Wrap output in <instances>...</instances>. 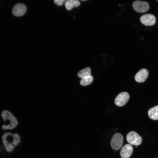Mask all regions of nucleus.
Returning a JSON list of instances; mask_svg holds the SVG:
<instances>
[{
	"instance_id": "f257e3e1",
	"label": "nucleus",
	"mask_w": 158,
	"mask_h": 158,
	"mask_svg": "<svg viewBox=\"0 0 158 158\" xmlns=\"http://www.w3.org/2000/svg\"><path fill=\"white\" fill-rule=\"evenodd\" d=\"M3 143L6 150L10 152L12 151L20 142V137L16 133L10 132L5 133L2 137Z\"/></svg>"
},
{
	"instance_id": "9b49d317",
	"label": "nucleus",
	"mask_w": 158,
	"mask_h": 158,
	"mask_svg": "<svg viewBox=\"0 0 158 158\" xmlns=\"http://www.w3.org/2000/svg\"><path fill=\"white\" fill-rule=\"evenodd\" d=\"M80 5V2L77 0H67L65 3L66 8L68 10H70L73 8L77 7Z\"/></svg>"
},
{
	"instance_id": "1a4fd4ad",
	"label": "nucleus",
	"mask_w": 158,
	"mask_h": 158,
	"mask_svg": "<svg viewBox=\"0 0 158 158\" xmlns=\"http://www.w3.org/2000/svg\"><path fill=\"white\" fill-rule=\"evenodd\" d=\"M133 151V148L130 144L125 145L121 148L120 155L121 158H129Z\"/></svg>"
},
{
	"instance_id": "6e6552de",
	"label": "nucleus",
	"mask_w": 158,
	"mask_h": 158,
	"mask_svg": "<svg viewBox=\"0 0 158 158\" xmlns=\"http://www.w3.org/2000/svg\"><path fill=\"white\" fill-rule=\"evenodd\" d=\"M26 10L27 8L25 4L22 3H18L13 7L12 12L15 16H20L25 14Z\"/></svg>"
},
{
	"instance_id": "f8f14e48",
	"label": "nucleus",
	"mask_w": 158,
	"mask_h": 158,
	"mask_svg": "<svg viewBox=\"0 0 158 158\" xmlns=\"http://www.w3.org/2000/svg\"><path fill=\"white\" fill-rule=\"evenodd\" d=\"M148 115L151 119L158 120V105L153 107L148 111Z\"/></svg>"
},
{
	"instance_id": "f03ea898",
	"label": "nucleus",
	"mask_w": 158,
	"mask_h": 158,
	"mask_svg": "<svg viewBox=\"0 0 158 158\" xmlns=\"http://www.w3.org/2000/svg\"><path fill=\"white\" fill-rule=\"evenodd\" d=\"M1 116L4 121H8L9 124L7 126L3 125L2 128L4 130L12 129L15 128L18 124L16 118L9 111L4 110L2 111Z\"/></svg>"
},
{
	"instance_id": "7ed1b4c3",
	"label": "nucleus",
	"mask_w": 158,
	"mask_h": 158,
	"mask_svg": "<svg viewBox=\"0 0 158 158\" xmlns=\"http://www.w3.org/2000/svg\"><path fill=\"white\" fill-rule=\"evenodd\" d=\"M123 137L119 133L115 134L112 136L111 141V145L114 150H119L122 146L123 143Z\"/></svg>"
},
{
	"instance_id": "423d86ee",
	"label": "nucleus",
	"mask_w": 158,
	"mask_h": 158,
	"mask_svg": "<svg viewBox=\"0 0 158 158\" xmlns=\"http://www.w3.org/2000/svg\"><path fill=\"white\" fill-rule=\"evenodd\" d=\"M129 98V95L126 92H122L119 93L114 100L115 104L118 106L124 105L128 102Z\"/></svg>"
},
{
	"instance_id": "dca6fc26",
	"label": "nucleus",
	"mask_w": 158,
	"mask_h": 158,
	"mask_svg": "<svg viewBox=\"0 0 158 158\" xmlns=\"http://www.w3.org/2000/svg\"><path fill=\"white\" fill-rule=\"evenodd\" d=\"M157 1H158V0H157Z\"/></svg>"
},
{
	"instance_id": "39448f33",
	"label": "nucleus",
	"mask_w": 158,
	"mask_h": 158,
	"mask_svg": "<svg viewBox=\"0 0 158 158\" xmlns=\"http://www.w3.org/2000/svg\"><path fill=\"white\" fill-rule=\"evenodd\" d=\"M127 141L130 144L135 145H140L142 142V138L136 132L131 131L127 135Z\"/></svg>"
},
{
	"instance_id": "ddd939ff",
	"label": "nucleus",
	"mask_w": 158,
	"mask_h": 158,
	"mask_svg": "<svg viewBox=\"0 0 158 158\" xmlns=\"http://www.w3.org/2000/svg\"><path fill=\"white\" fill-rule=\"evenodd\" d=\"M91 69L90 67L85 68L80 71L78 73V76L81 78H83L91 75Z\"/></svg>"
},
{
	"instance_id": "0eeeda50",
	"label": "nucleus",
	"mask_w": 158,
	"mask_h": 158,
	"mask_svg": "<svg viewBox=\"0 0 158 158\" xmlns=\"http://www.w3.org/2000/svg\"><path fill=\"white\" fill-rule=\"evenodd\" d=\"M141 22L146 26H152L156 22L155 16L151 14H147L142 16L140 18Z\"/></svg>"
},
{
	"instance_id": "20e7f679",
	"label": "nucleus",
	"mask_w": 158,
	"mask_h": 158,
	"mask_svg": "<svg viewBox=\"0 0 158 158\" xmlns=\"http://www.w3.org/2000/svg\"><path fill=\"white\" fill-rule=\"evenodd\" d=\"M132 6L135 11L139 13L145 12L147 11L150 8L149 4L147 2L139 0L134 1Z\"/></svg>"
},
{
	"instance_id": "2eb2a0df",
	"label": "nucleus",
	"mask_w": 158,
	"mask_h": 158,
	"mask_svg": "<svg viewBox=\"0 0 158 158\" xmlns=\"http://www.w3.org/2000/svg\"><path fill=\"white\" fill-rule=\"evenodd\" d=\"M65 1L64 0H54V1L55 3L57 5L60 6L62 5Z\"/></svg>"
},
{
	"instance_id": "9d476101",
	"label": "nucleus",
	"mask_w": 158,
	"mask_h": 158,
	"mask_svg": "<svg viewBox=\"0 0 158 158\" xmlns=\"http://www.w3.org/2000/svg\"><path fill=\"white\" fill-rule=\"evenodd\" d=\"M149 73L146 69L142 68L140 70L135 76V81L138 83H142L147 78Z\"/></svg>"
},
{
	"instance_id": "4468645a",
	"label": "nucleus",
	"mask_w": 158,
	"mask_h": 158,
	"mask_svg": "<svg viewBox=\"0 0 158 158\" xmlns=\"http://www.w3.org/2000/svg\"><path fill=\"white\" fill-rule=\"evenodd\" d=\"M93 79V77L92 75L85 77L80 80V83L81 85L85 86L91 84Z\"/></svg>"
}]
</instances>
